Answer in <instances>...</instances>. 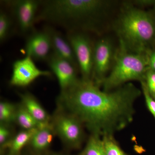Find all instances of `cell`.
<instances>
[{"mask_svg": "<svg viewBox=\"0 0 155 155\" xmlns=\"http://www.w3.org/2000/svg\"><path fill=\"white\" fill-rule=\"evenodd\" d=\"M141 94L130 82L107 91L92 80L81 78L61 91L58 103L60 109L75 116L92 134L103 136L122 130L132 122L134 103Z\"/></svg>", "mask_w": 155, "mask_h": 155, "instance_id": "6da1fadb", "label": "cell"}, {"mask_svg": "<svg viewBox=\"0 0 155 155\" xmlns=\"http://www.w3.org/2000/svg\"><path fill=\"white\" fill-rule=\"evenodd\" d=\"M112 2L105 0H49L41 1L36 21L60 25L69 32L95 31L102 15Z\"/></svg>", "mask_w": 155, "mask_h": 155, "instance_id": "7a4b0ae2", "label": "cell"}, {"mask_svg": "<svg viewBox=\"0 0 155 155\" xmlns=\"http://www.w3.org/2000/svg\"><path fill=\"white\" fill-rule=\"evenodd\" d=\"M119 44L129 51L147 54L155 49V11L124 2L113 23Z\"/></svg>", "mask_w": 155, "mask_h": 155, "instance_id": "3957f363", "label": "cell"}, {"mask_svg": "<svg viewBox=\"0 0 155 155\" xmlns=\"http://www.w3.org/2000/svg\"><path fill=\"white\" fill-rule=\"evenodd\" d=\"M149 70L147 54L127 51L121 45L116 48L113 66L101 84L104 91H111L131 81H145Z\"/></svg>", "mask_w": 155, "mask_h": 155, "instance_id": "277c9868", "label": "cell"}, {"mask_svg": "<svg viewBox=\"0 0 155 155\" xmlns=\"http://www.w3.org/2000/svg\"><path fill=\"white\" fill-rule=\"evenodd\" d=\"M51 124L55 134L67 147L77 148L80 146L83 137L82 124L75 116L60 108Z\"/></svg>", "mask_w": 155, "mask_h": 155, "instance_id": "5b68a950", "label": "cell"}, {"mask_svg": "<svg viewBox=\"0 0 155 155\" xmlns=\"http://www.w3.org/2000/svg\"><path fill=\"white\" fill-rule=\"evenodd\" d=\"M67 38L73 49L81 78L92 80L93 67V47L90 38L80 31L68 32Z\"/></svg>", "mask_w": 155, "mask_h": 155, "instance_id": "8992f818", "label": "cell"}, {"mask_svg": "<svg viewBox=\"0 0 155 155\" xmlns=\"http://www.w3.org/2000/svg\"><path fill=\"white\" fill-rule=\"evenodd\" d=\"M116 50L113 41L108 38L100 39L94 44L92 80L98 86L110 71Z\"/></svg>", "mask_w": 155, "mask_h": 155, "instance_id": "52a82bcc", "label": "cell"}, {"mask_svg": "<svg viewBox=\"0 0 155 155\" xmlns=\"http://www.w3.org/2000/svg\"><path fill=\"white\" fill-rule=\"evenodd\" d=\"M51 73L38 69L34 60L29 56L17 60L13 63L10 84L12 86L24 87L28 86L41 76H50Z\"/></svg>", "mask_w": 155, "mask_h": 155, "instance_id": "ba28073f", "label": "cell"}, {"mask_svg": "<svg viewBox=\"0 0 155 155\" xmlns=\"http://www.w3.org/2000/svg\"><path fill=\"white\" fill-rule=\"evenodd\" d=\"M16 17L20 30L23 33L30 31L36 21L37 12L41 1L16 0L6 1Z\"/></svg>", "mask_w": 155, "mask_h": 155, "instance_id": "9c48e42d", "label": "cell"}, {"mask_svg": "<svg viewBox=\"0 0 155 155\" xmlns=\"http://www.w3.org/2000/svg\"><path fill=\"white\" fill-rule=\"evenodd\" d=\"M47 62L58 78L61 91L73 86L79 80L77 76V69L69 61L54 53H51Z\"/></svg>", "mask_w": 155, "mask_h": 155, "instance_id": "30bf717a", "label": "cell"}, {"mask_svg": "<svg viewBox=\"0 0 155 155\" xmlns=\"http://www.w3.org/2000/svg\"><path fill=\"white\" fill-rule=\"evenodd\" d=\"M52 50L51 39L45 29L35 31L26 39L25 45L26 56L33 60L46 61L51 54Z\"/></svg>", "mask_w": 155, "mask_h": 155, "instance_id": "8fae6325", "label": "cell"}, {"mask_svg": "<svg viewBox=\"0 0 155 155\" xmlns=\"http://www.w3.org/2000/svg\"><path fill=\"white\" fill-rule=\"evenodd\" d=\"M45 30L49 35L53 52L61 58L69 61L77 69V60L73 49L67 38L51 26H46Z\"/></svg>", "mask_w": 155, "mask_h": 155, "instance_id": "7c38bea8", "label": "cell"}, {"mask_svg": "<svg viewBox=\"0 0 155 155\" xmlns=\"http://www.w3.org/2000/svg\"><path fill=\"white\" fill-rule=\"evenodd\" d=\"M21 104L36 120L41 123L48 124L51 118L33 95L29 93L20 94Z\"/></svg>", "mask_w": 155, "mask_h": 155, "instance_id": "4fadbf2b", "label": "cell"}, {"mask_svg": "<svg viewBox=\"0 0 155 155\" xmlns=\"http://www.w3.org/2000/svg\"><path fill=\"white\" fill-rule=\"evenodd\" d=\"M54 134L51 122L49 125L38 129L28 145L34 153L39 154L49 147L54 140Z\"/></svg>", "mask_w": 155, "mask_h": 155, "instance_id": "5bb4252c", "label": "cell"}, {"mask_svg": "<svg viewBox=\"0 0 155 155\" xmlns=\"http://www.w3.org/2000/svg\"><path fill=\"white\" fill-rule=\"evenodd\" d=\"M38 129L22 130L14 136L7 147V155H19L24 147L28 145Z\"/></svg>", "mask_w": 155, "mask_h": 155, "instance_id": "9a60e30c", "label": "cell"}, {"mask_svg": "<svg viewBox=\"0 0 155 155\" xmlns=\"http://www.w3.org/2000/svg\"><path fill=\"white\" fill-rule=\"evenodd\" d=\"M15 122L23 130L38 129L51 123L44 124L39 122L25 110L21 104L17 107Z\"/></svg>", "mask_w": 155, "mask_h": 155, "instance_id": "2e32d148", "label": "cell"}, {"mask_svg": "<svg viewBox=\"0 0 155 155\" xmlns=\"http://www.w3.org/2000/svg\"><path fill=\"white\" fill-rule=\"evenodd\" d=\"M80 155H105L102 139L100 136L92 134Z\"/></svg>", "mask_w": 155, "mask_h": 155, "instance_id": "e0dca14e", "label": "cell"}, {"mask_svg": "<svg viewBox=\"0 0 155 155\" xmlns=\"http://www.w3.org/2000/svg\"><path fill=\"white\" fill-rule=\"evenodd\" d=\"M17 107L7 101L0 103V122L2 124L11 125L15 122Z\"/></svg>", "mask_w": 155, "mask_h": 155, "instance_id": "ac0fdd59", "label": "cell"}, {"mask_svg": "<svg viewBox=\"0 0 155 155\" xmlns=\"http://www.w3.org/2000/svg\"><path fill=\"white\" fill-rule=\"evenodd\" d=\"M102 137L105 155H127L116 142L113 134H106Z\"/></svg>", "mask_w": 155, "mask_h": 155, "instance_id": "d6986e66", "label": "cell"}, {"mask_svg": "<svg viewBox=\"0 0 155 155\" xmlns=\"http://www.w3.org/2000/svg\"><path fill=\"white\" fill-rule=\"evenodd\" d=\"M11 22L9 16L3 11L0 13V41L2 43L7 38L11 29Z\"/></svg>", "mask_w": 155, "mask_h": 155, "instance_id": "ffe728a7", "label": "cell"}, {"mask_svg": "<svg viewBox=\"0 0 155 155\" xmlns=\"http://www.w3.org/2000/svg\"><path fill=\"white\" fill-rule=\"evenodd\" d=\"M10 125L1 123L0 125V147L1 151L6 149L14 137Z\"/></svg>", "mask_w": 155, "mask_h": 155, "instance_id": "44dd1931", "label": "cell"}, {"mask_svg": "<svg viewBox=\"0 0 155 155\" xmlns=\"http://www.w3.org/2000/svg\"><path fill=\"white\" fill-rule=\"evenodd\" d=\"M140 83L147 105L149 110L152 114L155 119V101L153 98L152 97L149 91L145 81H142Z\"/></svg>", "mask_w": 155, "mask_h": 155, "instance_id": "7402d4cb", "label": "cell"}, {"mask_svg": "<svg viewBox=\"0 0 155 155\" xmlns=\"http://www.w3.org/2000/svg\"><path fill=\"white\" fill-rule=\"evenodd\" d=\"M145 82L150 93L155 97V72L149 70L146 75Z\"/></svg>", "mask_w": 155, "mask_h": 155, "instance_id": "603a6c76", "label": "cell"}, {"mask_svg": "<svg viewBox=\"0 0 155 155\" xmlns=\"http://www.w3.org/2000/svg\"><path fill=\"white\" fill-rule=\"evenodd\" d=\"M131 4L138 8L155 7V0H134L130 1Z\"/></svg>", "mask_w": 155, "mask_h": 155, "instance_id": "cb8c5ba5", "label": "cell"}, {"mask_svg": "<svg viewBox=\"0 0 155 155\" xmlns=\"http://www.w3.org/2000/svg\"><path fill=\"white\" fill-rule=\"evenodd\" d=\"M148 57L149 69L155 72V49L148 53Z\"/></svg>", "mask_w": 155, "mask_h": 155, "instance_id": "d4e9b609", "label": "cell"}, {"mask_svg": "<svg viewBox=\"0 0 155 155\" xmlns=\"http://www.w3.org/2000/svg\"><path fill=\"white\" fill-rule=\"evenodd\" d=\"M28 155H40L39 154L36 153H34L30 154Z\"/></svg>", "mask_w": 155, "mask_h": 155, "instance_id": "484cf974", "label": "cell"}, {"mask_svg": "<svg viewBox=\"0 0 155 155\" xmlns=\"http://www.w3.org/2000/svg\"><path fill=\"white\" fill-rule=\"evenodd\" d=\"M52 155H64L61 154H58V153H53Z\"/></svg>", "mask_w": 155, "mask_h": 155, "instance_id": "4316f807", "label": "cell"}]
</instances>
